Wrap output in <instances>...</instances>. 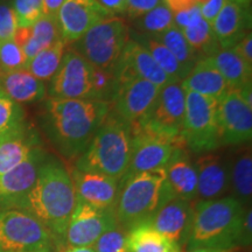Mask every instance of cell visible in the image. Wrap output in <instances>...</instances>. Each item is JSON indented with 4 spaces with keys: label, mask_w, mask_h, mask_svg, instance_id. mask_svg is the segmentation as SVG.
Segmentation results:
<instances>
[{
    "label": "cell",
    "mask_w": 252,
    "mask_h": 252,
    "mask_svg": "<svg viewBox=\"0 0 252 252\" xmlns=\"http://www.w3.org/2000/svg\"><path fill=\"white\" fill-rule=\"evenodd\" d=\"M45 161L46 154L35 147L25 161L0 175V207L2 209H21Z\"/></svg>",
    "instance_id": "13"
},
{
    "label": "cell",
    "mask_w": 252,
    "mask_h": 252,
    "mask_svg": "<svg viewBox=\"0 0 252 252\" xmlns=\"http://www.w3.org/2000/svg\"><path fill=\"white\" fill-rule=\"evenodd\" d=\"M137 26L143 32H146L150 36L157 35V34L163 33L174 26L173 14L163 2L150 11L149 13L140 17Z\"/></svg>",
    "instance_id": "35"
},
{
    "label": "cell",
    "mask_w": 252,
    "mask_h": 252,
    "mask_svg": "<svg viewBox=\"0 0 252 252\" xmlns=\"http://www.w3.org/2000/svg\"><path fill=\"white\" fill-rule=\"evenodd\" d=\"M210 26L220 49H231L248 34L247 8L225 0L222 9Z\"/></svg>",
    "instance_id": "22"
},
{
    "label": "cell",
    "mask_w": 252,
    "mask_h": 252,
    "mask_svg": "<svg viewBox=\"0 0 252 252\" xmlns=\"http://www.w3.org/2000/svg\"><path fill=\"white\" fill-rule=\"evenodd\" d=\"M217 125L220 146H239L252 137V106L230 89L217 104Z\"/></svg>",
    "instance_id": "12"
},
{
    "label": "cell",
    "mask_w": 252,
    "mask_h": 252,
    "mask_svg": "<svg viewBox=\"0 0 252 252\" xmlns=\"http://www.w3.org/2000/svg\"><path fill=\"white\" fill-rule=\"evenodd\" d=\"M75 206L76 194L70 173L58 160L46 159L20 210L40 220L60 243L64 242Z\"/></svg>",
    "instance_id": "2"
},
{
    "label": "cell",
    "mask_w": 252,
    "mask_h": 252,
    "mask_svg": "<svg viewBox=\"0 0 252 252\" xmlns=\"http://www.w3.org/2000/svg\"><path fill=\"white\" fill-rule=\"evenodd\" d=\"M128 232L116 225L108 230L94 242L93 245L94 252H128L127 249Z\"/></svg>",
    "instance_id": "37"
},
{
    "label": "cell",
    "mask_w": 252,
    "mask_h": 252,
    "mask_svg": "<svg viewBox=\"0 0 252 252\" xmlns=\"http://www.w3.org/2000/svg\"><path fill=\"white\" fill-rule=\"evenodd\" d=\"M0 252H1V251H0Z\"/></svg>",
    "instance_id": "51"
},
{
    "label": "cell",
    "mask_w": 252,
    "mask_h": 252,
    "mask_svg": "<svg viewBox=\"0 0 252 252\" xmlns=\"http://www.w3.org/2000/svg\"><path fill=\"white\" fill-rule=\"evenodd\" d=\"M152 37L159 41V42H161L163 46H166L168 48L169 52L174 55V58L180 63L186 76L193 69L195 63L201 59L197 55V53L187 42L185 35L178 27L173 26L168 31L157 34V35H153Z\"/></svg>",
    "instance_id": "30"
},
{
    "label": "cell",
    "mask_w": 252,
    "mask_h": 252,
    "mask_svg": "<svg viewBox=\"0 0 252 252\" xmlns=\"http://www.w3.org/2000/svg\"><path fill=\"white\" fill-rule=\"evenodd\" d=\"M180 147H186L185 144L159 135L132 130L131 159L125 174L119 181V190L128 179L140 173L165 167L175 151Z\"/></svg>",
    "instance_id": "11"
},
{
    "label": "cell",
    "mask_w": 252,
    "mask_h": 252,
    "mask_svg": "<svg viewBox=\"0 0 252 252\" xmlns=\"http://www.w3.org/2000/svg\"><path fill=\"white\" fill-rule=\"evenodd\" d=\"M247 207L234 196L194 203V220L186 251L196 248L234 250L239 248V235Z\"/></svg>",
    "instance_id": "3"
},
{
    "label": "cell",
    "mask_w": 252,
    "mask_h": 252,
    "mask_svg": "<svg viewBox=\"0 0 252 252\" xmlns=\"http://www.w3.org/2000/svg\"><path fill=\"white\" fill-rule=\"evenodd\" d=\"M25 127V115L20 104L0 89V139Z\"/></svg>",
    "instance_id": "34"
},
{
    "label": "cell",
    "mask_w": 252,
    "mask_h": 252,
    "mask_svg": "<svg viewBox=\"0 0 252 252\" xmlns=\"http://www.w3.org/2000/svg\"><path fill=\"white\" fill-rule=\"evenodd\" d=\"M27 59L13 40L0 43V74L26 69Z\"/></svg>",
    "instance_id": "36"
},
{
    "label": "cell",
    "mask_w": 252,
    "mask_h": 252,
    "mask_svg": "<svg viewBox=\"0 0 252 252\" xmlns=\"http://www.w3.org/2000/svg\"><path fill=\"white\" fill-rule=\"evenodd\" d=\"M31 252H56L55 249H48V250H42V251H31Z\"/></svg>",
    "instance_id": "50"
},
{
    "label": "cell",
    "mask_w": 252,
    "mask_h": 252,
    "mask_svg": "<svg viewBox=\"0 0 252 252\" xmlns=\"http://www.w3.org/2000/svg\"><path fill=\"white\" fill-rule=\"evenodd\" d=\"M193 220L194 202L172 198L163 203L145 224H149L184 250L190 237Z\"/></svg>",
    "instance_id": "16"
},
{
    "label": "cell",
    "mask_w": 252,
    "mask_h": 252,
    "mask_svg": "<svg viewBox=\"0 0 252 252\" xmlns=\"http://www.w3.org/2000/svg\"><path fill=\"white\" fill-rule=\"evenodd\" d=\"M196 2L200 6L202 18L208 24L212 25L214 19L217 17V14L222 9L225 0H196Z\"/></svg>",
    "instance_id": "41"
},
{
    "label": "cell",
    "mask_w": 252,
    "mask_h": 252,
    "mask_svg": "<svg viewBox=\"0 0 252 252\" xmlns=\"http://www.w3.org/2000/svg\"><path fill=\"white\" fill-rule=\"evenodd\" d=\"M34 138L25 127L0 139V175L5 174L27 159L35 149Z\"/></svg>",
    "instance_id": "27"
},
{
    "label": "cell",
    "mask_w": 252,
    "mask_h": 252,
    "mask_svg": "<svg viewBox=\"0 0 252 252\" xmlns=\"http://www.w3.org/2000/svg\"><path fill=\"white\" fill-rule=\"evenodd\" d=\"M63 1L64 0H43V15L58 17Z\"/></svg>",
    "instance_id": "46"
},
{
    "label": "cell",
    "mask_w": 252,
    "mask_h": 252,
    "mask_svg": "<svg viewBox=\"0 0 252 252\" xmlns=\"http://www.w3.org/2000/svg\"><path fill=\"white\" fill-rule=\"evenodd\" d=\"M56 242L48 229L30 213L0 210V251L31 252L54 249Z\"/></svg>",
    "instance_id": "9"
},
{
    "label": "cell",
    "mask_w": 252,
    "mask_h": 252,
    "mask_svg": "<svg viewBox=\"0 0 252 252\" xmlns=\"http://www.w3.org/2000/svg\"><path fill=\"white\" fill-rule=\"evenodd\" d=\"M17 28L18 20L13 6L6 0H0V43L13 40Z\"/></svg>",
    "instance_id": "39"
},
{
    "label": "cell",
    "mask_w": 252,
    "mask_h": 252,
    "mask_svg": "<svg viewBox=\"0 0 252 252\" xmlns=\"http://www.w3.org/2000/svg\"><path fill=\"white\" fill-rule=\"evenodd\" d=\"M219 100L186 91V106L181 137L191 152L202 154L220 147L217 125Z\"/></svg>",
    "instance_id": "8"
},
{
    "label": "cell",
    "mask_w": 252,
    "mask_h": 252,
    "mask_svg": "<svg viewBox=\"0 0 252 252\" xmlns=\"http://www.w3.org/2000/svg\"><path fill=\"white\" fill-rule=\"evenodd\" d=\"M96 1L111 15L125 12L126 0H96Z\"/></svg>",
    "instance_id": "45"
},
{
    "label": "cell",
    "mask_w": 252,
    "mask_h": 252,
    "mask_svg": "<svg viewBox=\"0 0 252 252\" xmlns=\"http://www.w3.org/2000/svg\"><path fill=\"white\" fill-rule=\"evenodd\" d=\"M237 249L234 250H225V249H215V248H196L185 252H235Z\"/></svg>",
    "instance_id": "47"
},
{
    "label": "cell",
    "mask_w": 252,
    "mask_h": 252,
    "mask_svg": "<svg viewBox=\"0 0 252 252\" xmlns=\"http://www.w3.org/2000/svg\"><path fill=\"white\" fill-rule=\"evenodd\" d=\"M128 40L125 21L112 15L94 25L81 39L71 43V49L94 67L115 71Z\"/></svg>",
    "instance_id": "6"
},
{
    "label": "cell",
    "mask_w": 252,
    "mask_h": 252,
    "mask_svg": "<svg viewBox=\"0 0 252 252\" xmlns=\"http://www.w3.org/2000/svg\"><path fill=\"white\" fill-rule=\"evenodd\" d=\"M97 68L75 50L64 52L61 64L50 81L49 94L59 99H97Z\"/></svg>",
    "instance_id": "10"
},
{
    "label": "cell",
    "mask_w": 252,
    "mask_h": 252,
    "mask_svg": "<svg viewBox=\"0 0 252 252\" xmlns=\"http://www.w3.org/2000/svg\"><path fill=\"white\" fill-rule=\"evenodd\" d=\"M131 151V125L111 109L86 151L76 159L75 168L121 181L130 162Z\"/></svg>",
    "instance_id": "4"
},
{
    "label": "cell",
    "mask_w": 252,
    "mask_h": 252,
    "mask_svg": "<svg viewBox=\"0 0 252 252\" xmlns=\"http://www.w3.org/2000/svg\"><path fill=\"white\" fill-rule=\"evenodd\" d=\"M65 46L67 43L62 39L56 41L54 45L42 50L30 60L27 62L26 69L37 80L42 82L50 81L60 68L65 52Z\"/></svg>",
    "instance_id": "31"
},
{
    "label": "cell",
    "mask_w": 252,
    "mask_h": 252,
    "mask_svg": "<svg viewBox=\"0 0 252 252\" xmlns=\"http://www.w3.org/2000/svg\"><path fill=\"white\" fill-rule=\"evenodd\" d=\"M128 252H182L180 248L149 224H141L128 231Z\"/></svg>",
    "instance_id": "29"
},
{
    "label": "cell",
    "mask_w": 252,
    "mask_h": 252,
    "mask_svg": "<svg viewBox=\"0 0 252 252\" xmlns=\"http://www.w3.org/2000/svg\"><path fill=\"white\" fill-rule=\"evenodd\" d=\"M159 91V87L143 78L117 80L111 102L112 111L130 125L137 124L151 108Z\"/></svg>",
    "instance_id": "15"
},
{
    "label": "cell",
    "mask_w": 252,
    "mask_h": 252,
    "mask_svg": "<svg viewBox=\"0 0 252 252\" xmlns=\"http://www.w3.org/2000/svg\"><path fill=\"white\" fill-rule=\"evenodd\" d=\"M250 1L251 0H238V5L243 6V7L247 8L249 5H250Z\"/></svg>",
    "instance_id": "49"
},
{
    "label": "cell",
    "mask_w": 252,
    "mask_h": 252,
    "mask_svg": "<svg viewBox=\"0 0 252 252\" xmlns=\"http://www.w3.org/2000/svg\"><path fill=\"white\" fill-rule=\"evenodd\" d=\"M128 77L143 78L160 89L172 83L162 69L157 64L145 47L137 40H128L115 68V80Z\"/></svg>",
    "instance_id": "19"
},
{
    "label": "cell",
    "mask_w": 252,
    "mask_h": 252,
    "mask_svg": "<svg viewBox=\"0 0 252 252\" xmlns=\"http://www.w3.org/2000/svg\"><path fill=\"white\" fill-rule=\"evenodd\" d=\"M0 89L17 103H34L47 94L45 82L34 77L27 69L0 74Z\"/></svg>",
    "instance_id": "24"
},
{
    "label": "cell",
    "mask_w": 252,
    "mask_h": 252,
    "mask_svg": "<svg viewBox=\"0 0 252 252\" xmlns=\"http://www.w3.org/2000/svg\"><path fill=\"white\" fill-rule=\"evenodd\" d=\"M161 4L163 0H126L125 12L131 19H139Z\"/></svg>",
    "instance_id": "40"
},
{
    "label": "cell",
    "mask_w": 252,
    "mask_h": 252,
    "mask_svg": "<svg viewBox=\"0 0 252 252\" xmlns=\"http://www.w3.org/2000/svg\"><path fill=\"white\" fill-rule=\"evenodd\" d=\"M118 225L115 212L100 210L76 201L65 231L68 247H93L94 242L108 230Z\"/></svg>",
    "instance_id": "14"
},
{
    "label": "cell",
    "mask_w": 252,
    "mask_h": 252,
    "mask_svg": "<svg viewBox=\"0 0 252 252\" xmlns=\"http://www.w3.org/2000/svg\"><path fill=\"white\" fill-rule=\"evenodd\" d=\"M62 37L58 17L42 15L33 26H31V35L28 37L27 42L21 47L27 62L39 54L40 52L54 45Z\"/></svg>",
    "instance_id": "28"
},
{
    "label": "cell",
    "mask_w": 252,
    "mask_h": 252,
    "mask_svg": "<svg viewBox=\"0 0 252 252\" xmlns=\"http://www.w3.org/2000/svg\"><path fill=\"white\" fill-rule=\"evenodd\" d=\"M109 17L112 15L96 0H64L58 13L62 40L71 45L91 27Z\"/></svg>",
    "instance_id": "17"
},
{
    "label": "cell",
    "mask_w": 252,
    "mask_h": 252,
    "mask_svg": "<svg viewBox=\"0 0 252 252\" xmlns=\"http://www.w3.org/2000/svg\"><path fill=\"white\" fill-rule=\"evenodd\" d=\"M230 190L242 206H251L252 156L250 147H242L231 157Z\"/></svg>",
    "instance_id": "25"
},
{
    "label": "cell",
    "mask_w": 252,
    "mask_h": 252,
    "mask_svg": "<svg viewBox=\"0 0 252 252\" xmlns=\"http://www.w3.org/2000/svg\"><path fill=\"white\" fill-rule=\"evenodd\" d=\"M165 180L166 166L128 179L121 187L115 208L118 225L128 232L149 222L157 210L171 200Z\"/></svg>",
    "instance_id": "5"
},
{
    "label": "cell",
    "mask_w": 252,
    "mask_h": 252,
    "mask_svg": "<svg viewBox=\"0 0 252 252\" xmlns=\"http://www.w3.org/2000/svg\"><path fill=\"white\" fill-rule=\"evenodd\" d=\"M181 32L187 42L201 59L210 58L220 50V43L214 34L212 26L203 18H201L191 26L186 27Z\"/></svg>",
    "instance_id": "32"
},
{
    "label": "cell",
    "mask_w": 252,
    "mask_h": 252,
    "mask_svg": "<svg viewBox=\"0 0 252 252\" xmlns=\"http://www.w3.org/2000/svg\"><path fill=\"white\" fill-rule=\"evenodd\" d=\"M237 54L239 58L247 62L249 65L252 67V35L251 33H248L243 39H242L237 45H235L231 48Z\"/></svg>",
    "instance_id": "43"
},
{
    "label": "cell",
    "mask_w": 252,
    "mask_h": 252,
    "mask_svg": "<svg viewBox=\"0 0 252 252\" xmlns=\"http://www.w3.org/2000/svg\"><path fill=\"white\" fill-rule=\"evenodd\" d=\"M111 109V103L105 100L50 97L46 103V131L63 157L77 159Z\"/></svg>",
    "instance_id": "1"
},
{
    "label": "cell",
    "mask_w": 252,
    "mask_h": 252,
    "mask_svg": "<svg viewBox=\"0 0 252 252\" xmlns=\"http://www.w3.org/2000/svg\"><path fill=\"white\" fill-rule=\"evenodd\" d=\"M163 2L173 15L185 13L197 6L196 0H163Z\"/></svg>",
    "instance_id": "44"
},
{
    "label": "cell",
    "mask_w": 252,
    "mask_h": 252,
    "mask_svg": "<svg viewBox=\"0 0 252 252\" xmlns=\"http://www.w3.org/2000/svg\"><path fill=\"white\" fill-rule=\"evenodd\" d=\"M62 252H94L93 247H68Z\"/></svg>",
    "instance_id": "48"
},
{
    "label": "cell",
    "mask_w": 252,
    "mask_h": 252,
    "mask_svg": "<svg viewBox=\"0 0 252 252\" xmlns=\"http://www.w3.org/2000/svg\"><path fill=\"white\" fill-rule=\"evenodd\" d=\"M165 189L171 200L180 198L188 202L197 200V173L185 147L176 150L166 165Z\"/></svg>",
    "instance_id": "21"
},
{
    "label": "cell",
    "mask_w": 252,
    "mask_h": 252,
    "mask_svg": "<svg viewBox=\"0 0 252 252\" xmlns=\"http://www.w3.org/2000/svg\"><path fill=\"white\" fill-rule=\"evenodd\" d=\"M137 41L149 50L157 64L162 69V71L167 76L171 78L172 82H182L186 77L184 69L166 46H163L161 42L149 35H140L139 40Z\"/></svg>",
    "instance_id": "33"
},
{
    "label": "cell",
    "mask_w": 252,
    "mask_h": 252,
    "mask_svg": "<svg viewBox=\"0 0 252 252\" xmlns=\"http://www.w3.org/2000/svg\"><path fill=\"white\" fill-rule=\"evenodd\" d=\"M197 173V201L216 200L230 191L231 157L216 151L198 154L194 162Z\"/></svg>",
    "instance_id": "18"
},
{
    "label": "cell",
    "mask_w": 252,
    "mask_h": 252,
    "mask_svg": "<svg viewBox=\"0 0 252 252\" xmlns=\"http://www.w3.org/2000/svg\"><path fill=\"white\" fill-rule=\"evenodd\" d=\"M18 27H31L43 15V0H13Z\"/></svg>",
    "instance_id": "38"
},
{
    "label": "cell",
    "mask_w": 252,
    "mask_h": 252,
    "mask_svg": "<svg viewBox=\"0 0 252 252\" xmlns=\"http://www.w3.org/2000/svg\"><path fill=\"white\" fill-rule=\"evenodd\" d=\"M76 201L100 210L115 212L119 195V181L110 176L75 168L71 172Z\"/></svg>",
    "instance_id": "20"
},
{
    "label": "cell",
    "mask_w": 252,
    "mask_h": 252,
    "mask_svg": "<svg viewBox=\"0 0 252 252\" xmlns=\"http://www.w3.org/2000/svg\"><path fill=\"white\" fill-rule=\"evenodd\" d=\"M185 91L220 100L230 90L220 71L209 58L200 59L181 82Z\"/></svg>",
    "instance_id": "23"
},
{
    "label": "cell",
    "mask_w": 252,
    "mask_h": 252,
    "mask_svg": "<svg viewBox=\"0 0 252 252\" xmlns=\"http://www.w3.org/2000/svg\"><path fill=\"white\" fill-rule=\"evenodd\" d=\"M209 60L224 78L230 89L238 90L252 83V67L232 49H220L217 54L210 56Z\"/></svg>",
    "instance_id": "26"
},
{
    "label": "cell",
    "mask_w": 252,
    "mask_h": 252,
    "mask_svg": "<svg viewBox=\"0 0 252 252\" xmlns=\"http://www.w3.org/2000/svg\"><path fill=\"white\" fill-rule=\"evenodd\" d=\"M185 106L186 91L181 82H172L160 89L147 112L137 124L131 125L132 130L184 143L181 132Z\"/></svg>",
    "instance_id": "7"
},
{
    "label": "cell",
    "mask_w": 252,
    "mask_h": 252,
    "mask_svg": "<svg viewBox=\"0 0 252 252\" xmlns=\"http://www.w3.org/2000/svg\"><path fill=\"white\" fill-rule=\"evenodd\" d=\"M251 242H252V210H251V206H249L247 207V209H245V213H244L241 235H239L238 247L248 248L251 245Z\"/></svg>",
    "instance_id": "42"
}]
</instances>
